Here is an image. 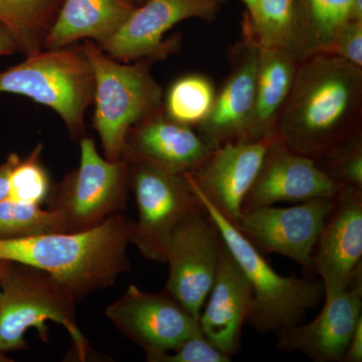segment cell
I'll list each match as a JSON object with an SVG mask.
<instances>
[{
	"instance_id": "obj_25",
	"label": "cell",
	"mask_w": 362,
	"mask_h": 362,
	"mask_svg": "<svg viewBox=\"0 0 362 362\" xmlns=\"http://www.w3.org/2000/svg\"><path fill=\"white\" fill-rule=\"evenodd\" d=\"M216 94L211 78L188 74L169 87L163 98V112L176 122L197 127L211 113Z\"/></svg>"
},
{
	"instance_id": "obj_24",
	"label": "cell",
	"mask_w": 362,
	"mask_h": 362,
	"mask_svg": "<svg viewBox=\"0 0 362 362\" xmlns=\"http://www.w3.org/2000/svg\"><path fill=\"white\" fill-rule=\"evenodd\" d=\"M243 21L259 47L285 49L291 54L296 35V0H258L251 13L245 11Z\"/></svg>"
},
{
	"instance_id": "obj_5",
	"label": "cell",
	"mask_w": 362,
	"mask_h": 362,
	"mask_svg": "<svg viewBox=\"0 0 362 362\" xmlns=\"http://www.w3.org/2000/svg\"><path fill=\"white\" fill-rule=\"evenodd\" d=\"M82 45L94 74V128L105 158L119 160L131 128L163 110V90L151 75V61L122 63L93 40Z\"/></svg>"
},
{
	"instance_id": "obj_13",
	"label": "cell",
	"mask_w": 362,
	"mask_h": 362,
	"mask_svg": "<svg viewBox=\"0 0 362 362\" xmlns=\"http://www.w3.org/2000/svg\"><path fill=\"white\" fill-rule=\"evenodd\" d=\"M242 39L228 49L230 66L213 109L197 127V133L211 149L226 142L244 141L256 93L259 45L245 21Z\"/></svg>"
},
{
	"instance_id": "obj_26",
	"label": "cell",
	"mask_w": 362,
	"mask_h": 362,
	"mask_svg": "<svg viewBox=\"0 0 362 362\" xmlns=\"http://www.w3.org/2000/svg\"><path fill=\"white\" fill-rule=\"evenodd\" d=\"M54 233H66L65 221L58 211L11 199L0 202V239H20Z\"/></svg>"
},
{
	"instance_id": "obj_14",
	"label": "cell",
	"mask_w": 362,
	"mask_h": 362,
	"mask_svg": "<svg viewBox=\"0 0 362 362\" xmlns=\"http://www.w3.org/2000/svg\"><path fill=\"white\" fill-rule=\"evenodd\" d=\"M324 296L346 289L362 273V189L341 185L312 255Z\"/></svg>"
},
{
	"instance_id": "obj_29",
	"label": "cell",
	"mask_w": 362,
	"mask_h": 362,
	"mask_svg": "<svg viewBox=\"0 0 362 362\" xmlns=\"http://www.w3.org/2000/svg\"><path fill=\"white\" fill-rule=\"evenodd\" d=\"M146 359L149 362H230L232 356L216 349L199 332L173 351L146 354Z\"/></svg>"
},
{
	"instance_id": "obj_12",
	"label": "cell",
	"mask_w": 362,
	"mask_h": 362,
	"mask_svg": "<svg viewBox=\"0 0 362 362\" xmlns=\"http://www.w3.org/2000/svg\"><path fill=\"white\" fill-rule=\"evenodd\" d=\"M333 204L334 197H323L289 207H252L235 226L262 254L281 255L313 270L312 255Z\"/></svg>"
},
{
	"instance_id": "obj_38",
	"label": "cell",
	"mask_w": 362,
	"mask_h": 362,
	"mask_svg": "<svg viewBox=\"0 0 362 362\" xmlns=\"http://www.w3.org/2000/svg\"><path fill=\"white\" fill-rule=\"evenodd\" d=\"M123 1L128 2V4H134V6H138V4H136L135 0H123Z\"/></svg>"
},
{
	"instance_id": "obj_34",
	"label": "cell",
	"mask_w": 362,
	"mask_h": 362,
	"mask_svg": "<svg viewBox=\"0 0 362 362\" xmlns=\"http://www.w3.org/2000/svg\"><path fill=\"white\" fill-rule=\"evenodd\" d=\"M350 21H362V0H354L352 2Z\"/></svg>"
},
{
	"instance_id": "obj_20",
	"label": "cell",
	"mask_w": 362,
	"mask_h": 362,
	"mask_svg": "<svg viewBox=\"0 0 362 362\" xmlns=\"http://www.w3.org/2000/svg\"><path fill=\"white\" fill-rule=\"evenodd\" d=\"M123 0H64L44 42V49H57L81 40L103 44L134 11Z\"/></svg>"
},
{
	"instance_id": "obj_39",
	"label": "cell",
	"mask_w": 362,
	"mask_h": 362,
	"mask_svg": "<svg viewBox=\"0 0 362 362\" xmlns=\"http://www.w3.org/2000/svg\"><path fill=\"white\" fill-rule=\"evenodd\" d=\"M136 4H138V6H140V4H143V2L145 1V0H135Z\"/></svg>"
},
{
	"instance_id": "obj_27",
	"label": "cell",
	"mask_w": 362,
	"mask_h": 362,
	"mask_svg": "<svg viewBox=\"0 0 362 362\" xmlns=\"http://www.w3.org/2000/svg\"><path fill=\"white\" fill-rule=\"evenodd\" d=\"M42 145L39 144L25 160L18 162L9 177V197L13 201L40 204L47 199L51 185L40 162Z\"/></svg>"
},
{
	"instance_id": "obj_33",
	"label": "cell",
	"mask_w": 362,
	"mask_h": 362,
	"mask_svg": "<svg viewBox=\"0 0 362 362\" xmlns=\"http://www.w3.org/2000/svg\"><path fill=\"white\" fill-rule=\"evenodd\" d=\"M16 52H21V49L16 39L4 25H0V57L8 56Z\"/></svg>"
},
{
	"instance_id": "obj_32",
	"label": "cell",
	"mask_w": 362,
	"mask_h": 362,
	"mask_svg": "<svg viewBox=\"0 0 362 362\" xmlns=\"http://www.w3.org/2000/svg\"><path fill=\"white\" fill-rule=\"evenodd\" d=\"M21 160L16 153L9 154L6 160L0 164V202L9 197V177L14 166Z\"/></svg>"
},
{
	"instance_id": "obj_36",
	"label": "cell",
	"mask_w": 362,
	"mask_h": 362,
	"mask_svg": "<svg viewBox=\"0 0 362 362\" xmlns=\"http://www.w3.org/2000/svg\"><path fill=\"white\" fill-rule=\"evenodd\" d=\"M9 262L0 259V286H1L2 278H4V273H6L7 267H8Z\"/></svg>"
},
{
	"instance_id": "obj_37",
	"label": "cell",
	"mask_w": 362,
	"mask_h": 362,
	"mask_svg": "<svg viewBox=\"0 0 362 362\" xmlns=\"http://www.w3.org/2000/svg\"><path fill=\"white\" fill-rule=\"evenodd\" d=\"M13 361L11 358L6 356V354L4 352L0 351V362H9Z\"/></svg>"
},
{
	"instance_id": "obj_18",
	"label": "cell",
	"mask_w": 362,
	"mask_h": 362,
	"mask_svg": "<svg viewBox=\"0 0 362 362\" xmlns=\"http://www.w3.org/2000/svg\"><path fill=\"white\" fill-rule=\"evenodd\" d=\"M252 305L251 283L223 242L216 279L199 315L202 334L228 356L239 354Z\"/></svg>"
},
{
	"instance_id": "obj_3",
	"label": "cell",
	"mask_w": 362,
	"mask_h": 362,
	"mask_svg": "<svg viewBox=\"0 0 362 362\" xmlns=\"http://www.w3.org/2000/svg\"><path fill=\"white\" fill-rule=\"evenodd\" d=\"M190 187L209 214L223 242L251 283L252 305L246 325L259 334L275 333L302 323L307 311L324 296L320 279L282 276L249 240L206 199L187 176Z\"/></svg>"
},
{
	"instance_id": "obj_8",
	"label": "cell",
	"mask_w": 362,
	"mask_h": 362,
	"mask_svg": "<svg viewBox=\"0 0 362 362\" xmlns=\"http://www.w3.org/2000/svg\"><path fill=\"white\" fill-rule=\"evenodd\" d=\"M126 159L129 163L130 192L134 194L138 209L131 244L145 259L165 263L164 250L173 228L204 206L185 175Z\"/></svg>"
},
{
	"instance_id": "obj_7",
	"label": "cell",
	"mask_w": 362,
	"mask_h": 362,
	"mask_svg": "<svg viewBox=\"0 0 362 362\" xmlns=\"http://www.w3.org/2000/svg\"><path fill=\"white\" fill-rule=\"evenodd\" d=\"M80 165L49 189V209L58 211L66 233L89 230L112 214L122 213L129 197V163L98 153L93 139L80 140Z\"/></svg>"
},
{
	"instance_id": "obj_10",
	"label": "cell",
	"mask_w": 362,
	"mask_h": 362,
	"mask_svg": "<svg viewBox=\"0 0 362 362\" xmlns=\"http://www.w3.org/2000/svg\"><path fill=\"white\" fill-rule=\"evenodd\" d=\"M228 0H145L100 49L122 63L156 61L177 51L180 40H164L181 21H214Z\"/></svg>"
},
{
	"instance_id": "obj_17",
	"label": "cell",
	"mask_w": 362,
	"mask_h": 362,
	"mask_svg": "<svg viewBox=\"0 0 362 362\" xmlns=\"http://www.w3.org/2000/svg\"><path fill=\"white\" fill-rule=\"evenodd\" d=\"M325 297L320 313L306 324L278 333L277 349L300 352L315 362H341L350 337L362 318V273L351 284Z\"/></svg>"
},
{
	"instance_id": "obj_31",
	"label": "cell",
	"mask_w": 362,
	"mask_h": 362,
	"mask_svg": "<svg viewBox=\"0 0 362 362\" xmlns=\"http://www.w3.org/2000/svg\"><path fill=\"white\" fill-rule=\"evenodd\" d=\"M362 361V318L359 319L350 337L343 362Z\"/></svg>"
},
{
	"instance_id": "obj_35",
	"label": "cell",
	"mask_w": 362,
	"mask_h": 362,
	"mask_svg": "<svg viewBox=\"0 0 362 362\" xmlns=\"http://www.w3.org/2000/svg\"><path fill=\"white\" fill-rule=\"evenodd\" d=\"M242 1L244 2L245 6H246V13H251L254 11L258 0H242Z\"/></svg>"
},
{
	"instance_id": "obj_22",
	"label": "cell",
	"mask_w": 362,
	"mask_h": 362,
	"mask_svg": "<svg viewBox=\"0 0 362 362\" xmlns=\"http://www.w3.org/2000/svg\"><path fill=\"white\" fill-rule=\"evenodd\" d=\"M354 0H296L297 25L292 56L297 62L328 54L350 21Z\"/></svg>"
},
{
	"instance_id": "obj_21",
	"label": "cell",
	"mask_w": 362,
	"mask_h": 362,
	"mask_svg": "<svg viewBox=\"0 0 362 362\" xmlns=\"http://www.w3.org/2000/svg\"><path fill=\"white\" fill-rule=\"evenodd\" d=\"M298 64L285 49L259 47L254 107L244 141H259L275 136L276 125L291 92Z\"/></svg>"
},
{
	"instance_id": "obj_11",
	"label": "cell",
	"mask_w": 362,
	"mask_h": 362,
	"mask_svg": "<svg viewBox=\"0 0 362 362\" xmlns=\"http://www.w3.org/2000/svg\"><path fill=\"white\" fill-rule=\"evenodd\" d=\"M105 314L145 354L173 351L202 332L199 320L166 289L149 293L130 285Z\"/></svg>"
},
{
	"instance_id": "obj_16",
	"label": "cell",
	"mask_w": 362,
	"mask_h": 362,
	"mask_svg": "<svg viewBox=\"0 0 362 362\" xmlns=\"http://www.w3.org/2000/svg\"><path fill=\"white\" fill-rule=\"evenodd\" d=\"M273 137L218 145L185 175L230 223L237 225L243 204Z\"/></svg>"
},
{
	"instance_id": "obj_2",
	"label": "cell",
	"mask_w": 362,
	"mask_h": 362,
	"mask_svg": "<svg viewBox=\"0 0 362 362\" xmlns=\"http://www.w3.org/2000/svg\"><path fill=\"white\" fill-rule=\"evenodd\" d=\"M133 228L134 221L117 213L85 232L0 239V259L47 272L80 302L129 270Z\"/></svg>"
},
{
	"instance_id": "obj_9",
	"label": "cell",
	"mask_w": 362,
	"mask_h": 362,
	"mask_svg": "<svg viewBox=\"0 0 362 362\" xmlns=\"http://www.w3.org/2000/svg\"><path fill=\"white\" fill-rule=\"evenodd\" d=\"M223 244L220 230L204 207L180 221L166 242L165 289L197 320L213 287Z\"/></svg>"
},
{
	"instance_id": "obj_6",
	"label": "cell",
	"mask_w": 362,
	"mask_h": 362,
	"mask_svg": "<svg viewBox=\"0 0 362 362\" xmlns=\"http://www.w3.org/2000/svg\"><path fill=\"white\" fill-rule=\"evenodd\" d=\"M94 89L83 45L42 49L0 73V93L21 95L52 109L74 140L85 136V115L94 101Z\"/></svg>"
},
{
	"instance_id": "obj_28",
	"label": "cell",
	"mask_w": 362,
	"mask_h": 362,
	"mask_svg": "<svg viewBox=\"0 0 362 362\" xmlns=\"http://www.w3.org/2000/svg\"><path fill=\"white\" fill-rule=\"evenodd\" d=\"M315 161L334 182L362 189V132Z\"/></svg>"
},
{
	"instance_id": "obj_30",
	"label": "cell",
	"mask_w": 362,
	"mask_h": 362,
	"mask_svg": "<svg viewBox=\"0 0 362 362\" xmlns=\"http://www.w3.org/2000/svg\"><path fill=\"white\" fill-rule=\"evenodd\" d=\"M328 54L362 68V21L347 23Z\"/></svg>"
},
{
	"instance_id": "obj_19",
	"label": "cell",
	"mask_w": 362,
	"mask_h": 362,
	"mask_svg": "<svg viewBox=\"0 0 362 362\" xmlns=\"http://www.w3.org/2000/svg\"><path fill=\"white\" fill-rule=\"evenodd\" d=\"M211 151L194 127L176 122L162 110L131 128L123 157L185 175L197 168Z\"/></svg>"
},
{
	"instance_id": "obj_4",
	"label": "cell",
	"mask_w": 362,
	"mask_h": 362,
	"mask_svg": "<svg viewBox=\"0 0 362 362\" xmlns=\"http://www.w3.org/2000/svg\"><path fill=\"white\" fill-rule=\"evenodd\" d=\"M77 299L47 272L9 262L0 286V351L28 349L25 335L35 328L49 342L47 321L63 326L80 361H87L89 341L78 327Z\"/></svg>"
},
{
	"instance_id": "obj_15",
	"label": "cell",
	"mask_w": 362,
	"mask_h": 362,
	"mask_svg": "<svg viewBox=\"0 0 362 362\" xmlns=\"http://www.w3.org/2000/svg\"><path fill=\"white\" fill-rule=\"evenodd\" d=\"M340 187L319 168L314 159L288 148L274 136L243 204V211L279 202L332 199Z\"/></svg>"
},
{
	"instance_id": "obj_1",
	"label": "cell",
	"mask_w": 362,
	"mask_h": 362,
	"mask_svg": "<svg viewBox=\"0 0 362 362\" xmlns=\"http://www.w3.org/2000/svg\"><path fill=\"white\" fill-rule=\"evenodd\" d=\"M362 132V68L330 54L299 62L275 136L318 159Z\"/></svg>"
},
{
	"instance_id": "obj_23",
	"label": "cell",
	"mask_w": 362,
	"mask_h": 362,
	"mask_svg": "<svg viewBox=\"0 0 362 362\" xmlns=\"http://www.w3.org/2000/svg\"><path fill=\"white\" fill-rule=\"evenodd\" d=\"M64 0H0V25L13 35L25 57L44 49L45 37Z\"/></svg>"
}]
</instances>
